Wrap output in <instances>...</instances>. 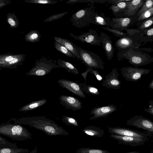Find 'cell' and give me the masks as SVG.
<instances>
[{
    "label": "cell",
    "instance_id": "6da1fadb",
    "mask_svg": "<svg viewBox=\"0 0 153 153\" xmlns=\"http://www.w3.org/2000/svg\"><path fill=\"white\" fill-rule=\"evenodd\" d=\"M16 123L27 125L44 132L49 136L68 135L69 133L53 121L44 116H36L22 118Z\"/></svg>",
    "mask_w": 153,
    "mask_h": 153
},
{
    "label": "cell",
    "instance_id": "7a4b0ae2",
    "mask_svg": "<svg viewBox=\"0 0 153 153\" xmlns=\"http://www.w3.org/2000/svg\"><path fill=\"white\" fill-rule=\"evenodd\" d=\"M117 57L118 60L126 59L131 64L137 67L153 62V57L151 55L134 47L119 51L117 53Z\"/></svg>",
    "mask_w": 153,
    "mask_h": 153
},
{
    "label": "cell",
    "instance_id": "3957f363",
    "mask_svg": "<svg viewBox=\"0 0 153 153\" xmlns=\"http://www.w3.org/2000/svg\"><path fill=\"white\" fill-rule=\"evenodd\" d=\"M0 134L15 141L32 139L31 133L27 129L16 124L6 123L0 125Z\"/></svg>",
    "mask_w": 153,
    "mask_h": 153
},
{
    "label": "cell",
    "instance_id": "277c9868",
    "mask_svg": "<svg viewBox=\"0 0 153 153\" xmlns=\"http://www.w3.org/2000/svg\"><path fill=\"white\" fill-rule=\"evenodd\" d=\"M93 3L85 8L73 14L70 21L72 25L78 28H82L92 24L96 12Z\"/></svg>",
    "mask_w": 153,
    "mask_h": 153
},
{
    "label": "cell",
    "instance_id": "5b68a950",
    "mask_svg": "<svg viewBox=\"0 0 153 153\" xmlns=\"http://www.w3.org/2000/svg\"><path fill=\"white\" fill-rule=\"evenodd\" d=\"M35 66L26 74L29 76H42L50 73L53 69L61 68L56 63V60L43 56L36 59Z\"/></svg>",
    "mask_w": 153,
    "mask_h": 153
},
{
    "label": "cell",
    "instance_id": "8992f818",
    "mask_svg": "<svg viewBox=\"0 0 153 153\" xmlns=\"http://www.w3.org/2000/svg\"><path fill=\"white\" fill-rule=\"evenodd\" d=\"M74 46L80 57V61L87 68H92L103 70L104 62L97 54L95 53L84 49L74 44Z\"/></svg>",
    "mask_w": 153,
    "mask_h": 153
},
{
    "label": "cell",
    "instance_id": "52a82bcc",
    "mask_svg": "<svg viewBox=\"0 0 153 153\" xmlns=\"http://www.w3.org/2000/svg\"><path fill=\"white\" fill-rule=\"evenodd\" d=\"M145 37H139L134 36H128L120 38L116 40L115 47L119 51L131 47L138 48L141 45H144Z\"/></svg>",
    "mask_w": 153,
    "mask_h": 153
},
{
    "label": "cell",
    "instance_id": "ba28073f",
    "mask_svg": "<svg viewBox=\"0 0 153 153\" xmlns=\"http://www.w3.org/2000/svg\"><path fill=\"white\" fill-rule=\"evenodd\" d=\"M120 70L122 76L126 80L134 82L141 79L143 75L148 74L151 71L149 69L131 66L122 67Z\"/></svg>",
    "mask_w": 153,
    "mask_h": 153
},
{
    "label": "cell",
    "instance_id": "9c48e42d",
    "mask_svg": "<svg viewBox=\"0 0 153 153\" xmlns=\"http://www.w3.org/2000/svg\"><path fill=\"white\" fill-rule=\"evenodd\" d=\"M109 133L121 136L137 137L141 138H147V137L152 136L153 133L146 131H140L129 128L119 127H111L108 126Z\"/></svg>",
    "mask_w": 153,
    "mask_h": 153
},
{
    "label": "cell",
    "instance_id": "30bf717a",
    "mask_svg": "<svg viewBox=\"0 0 153 153\" xmlns=\"http://www.w3.org/2000/svg\"><path fill=\"white\" fill-rule=\"evenodd\" d=\"M138 18L137 14L129 17L113 18L111 19L109 26L112 29L122 32L128 29L135 22H137Z\"/></svg>",
    "mask_w": 153,
    "mask_h": 153
},
{
    "label": "cell",
    "instance_id": "8fae6325",
    "mask_svg": "<svg viewBox=\"0 0 153 153\" xmlns=\"http://www.w3.org/2000/svg\"><path fill=\"white\" fill-rule=\"evenodd\" d=\"M126 123L128 126H134L153 133V122L141 115H135L128 120Z\"/></svg>",
    "mask_w": 153,
    "mask_h": 153
},
{
    "label": "cell",
    "instance_id": "7c38bea8",
    "mask_svg": "<svg viewBox=\"0 0 153 153\" xmlns=\"http://www.w3.org/2000/svg\"><path fill=\"white\" fill-rule=\"evenodd\" d=\"M70 36L76 40L82 42H86L91 45L100 46V36L97 31L93 29H89L88 32L83 33L78 36H75L73 33H69Z\"/></svg>",
    "mask_w": 153,
    "mask_h": 153
},
{
    "label": "cell",
    "instance_id": "4fadbf2b",
    "mask_svg": "<svg viewBox=\"0 0 153 153\" xmlns=\"http://www.w3.org/2000/svg\"><path fill=\"white\" fill-rule=\"evenodd\" d=\"M119 74L117 70L114 68L105 77V79L102 84L103 87L108 88L119 89L121 87V82L118 79Z\"/></svg>",
    "mask_w": 153,
    "mask_h": 153
},
{
    "label": "cell",
    "instance_id": "5bb4252c",
    "mask_svg": "<svg viewBox=\"0 0 153 153\" xmlns=\"http://www.w3.org/2000/svg\"><path fill=\"white\" fill-rule=\"evenodd\" d=\"M110 136L117 140L120 144L130 145L131 146L143 145L148 140L147 138H141L111 134Z\"/></svg>",
    "mask_w": 153,
    "mask_h": 153
},
{
    "label": "cell",
    "instance_id": "9a60e30c",
    "mask_svg": "<svg viewBox=\"0 0 153 153\" xmlns=\"http://www.w3.org/2000/svg\"><path fill=\"white\" fill-rule=\"evenodd\" d=\"M117 109L116 106L110 104L97 108H94L90 112V114H93L89 120H91L106 117Z\"/></svg>",
    "mask_w": 153,
    "mask_h": 153
},
{
    "label": "cell",
    "instance_id": "2e32d148",
    "mask_svg": "<svg viewBox=\"0 0 153 153\" xmlns=\"http://www.w3.org/2000/svg\"><path fill=\"white\" fill-rule=\"evenodd\" d=\"M59 99L60 104L66 109L74 111L80 110L82 107V102L73 97L62 95Z\"/></svg>",
    "mask_w": 153,
    "mask_h": 153
},
{
    "label": "cell",
    "instance_id": "e0dca14e",
    "mask_svg": "<svg viewBox=\"0 0 153 153\" xmlns=\"http://www.w3.org/2000/svg\"><path fill=\"white\" fill-rule=\"evenodd\" d=\"M99 39L107 59L111 60L114 56V48L110 38L106 33L102 32L100 33Z\"/></svg>",
    "mask_w": 153,
    "mask_h": 153
},
{
    "label": "cell",
    "instance_id": "ac0fdd59",
    "mask_svg": "<svg viewBox=\"0 0 153 153\" xmlns=\"http://www.w3.org/2000/svg\"><path fill=\"white\" fill-rule=\"evenodd\" d=\"M58 83L62 88L67 89L76 95L83 98L85 97L83 92L76 82L68 80L61 79L58 80Z\"/></svg>",
    "mask_w": 153,
    "mask_h": 153
},
{
    "label": "cell",
    "instance_id": "d6986e66",
    "mask_svg": "<svg viewBox=\"0 0 153 153\" xmlns=\"http://www.w3.org/2000/svg\"><path fill=\"white\" fill-rule=\"evenodd\" d=\"M145 0H130L128 1L126 8L122 13L123 16H131L137 14L143 6Z\"/></svg>",
    "mask_w": 153,
    "mask_h": 153
},
{
    "label": "cell",
    "instance_id": "ffe728a7",
    "mask_svg": "<svg viewBox=\"0 0 153 153\" xmlns=\"http://www.w3.org/2000/svg\"><path fill=\"white\" fill-rule=\"evenodd\" d=\"M53 38L56 42L64 46L73 53L78 60H80V57L77 53L73 43L68 39L62 38L60 37L55 36Z\"/></svg>",
    "mask_w": 153,
    "mask_h": 153
},
{
    "label": "cell",
    "instance_id": "44dd1931",
    "mask_svg": "<svg viewBox=\"0 0 153 153\" xmlns=\"http://www.w3.org/2000/svg\"><path fill=\"white\" fill-rule=\"evenodd\" d=\"M86 135L94 137H101L104 134L103 130L96 126H87L82 130Z\"/></svg>",
    "mask_w": 153,
    "mask_h": 153
},
{
    "label": "cell",
    "instance_id": "7402d4cb",
    "mask_svg": "<svg viewBox=\"0 0 153 153\" xmlns=\"http://www.w3.org/2000/svg\"><path fill=\"white\" fill-rule=\"evenodd\" d=\"M111 18L106 17L103 12L98 13L95 12L94 19L92 24L96 25L109 27Z\"/></svg>",
    "mask_w": 153,
    "mask_h": 153
},
{
    "label": "cell",
    "instance_id": "603a6c76",
    "mask_svg": "<svg viewBox=\"0 0 153 153\" xmlns=\"http://www.w3.org/2000/svg\"><path fill=\"white\" fill-rule=\"evenodd\" d=\"M25 55L20 54L19 55L13 60L0 66V67L6 68H15L17 66L22 64L24 61Z\"/></svg>",
    "mask_w": 153,
    "mask_h": 153
},
{
    "label": "cell",
    "instance_id": "cb8c5ba5",
    "mask_svg": "<svg viewBox=\"0 0 153 153\" xmlns=\"http://www.w3.org/2000/svg\"><path fill=\"white\" fill-rule=\"evenodd\" d=\"M47 102V100L46 99L32 102L21 107L19 111H26L31 110L43 105Z\"/></svg>",
    "mask_w": 153,
    "mask_h": 153
},
{
    "label": "cell",
    "instance_id": "d4e9b609",
    "mask_svg": "<svg viewBox=\"0 0 153 153\" xmlns=\"http://www.w3.org/2000/svg\"><path fill=\"white\" fill-rule=\"evenodd\" d=\"M56 61L58 65L61 68L66 69L68 70V73L70 72L72 74L76 75L79 73L78 69L69 62L59 59Z\"/></svg>",
    "mask_w": 153,
    "mask_h": 153
},
{
    "label": "cell",
    "instance_id": "484cf974",
    "mask_svg": "<svg viewBox=\"0 0 153 153\" xmlns=\"http://www.w3.org/2000/svg\"><path fill=\"white\" fill-rule=\"evenodd\" d=\"M81 89L86 93L95 95H99L100 94L99 90L96 87L91 85H86V82L82 83H79Z\"/></svg>",
    "mask_w": 153,
    "mask_h": 153
},
{
    "label": "cell",
    "instance_id": "4316f807",
    "mask_svg": "<svg viewBox=\"0 0 153 153\" xmlns=\"http://www.w3.org/2000/svg\"><path fill=\"white\" fill-rule=\"evenodd\" d=\"M41 35L37 30H31L25 36V40L26 42L34 43L40 41Z\"/></svg>",
    "mask_w": 153,
    "mask_h": 153
},
{
    "label": "cell",
    "instance_id": "83f0119b",
    "mask_svg": "<svg viewBox=\"0 0 153 153\" xmlns=\"http://www.w3.org/2000/svg\"><path fill=\"white\" fill-rule=\"evenodd\" d=\"M128 1L122 2L112 4L110 7L109 9L112 10L113 14L115 16L120 13H121L122 14L126 8Z\"/></svg>",
    "mask_w": 153,
    "mask_h": 153
},
{
    "label": "cell",
    "instance_id": "f1b7e54d",
    "mask_svg": "<svg viewBox=\"0 0 153 153\" xmlns=\"http://www.w3.org/2000/svg\"><path fill=\"white\" fill-rule=\"evenodd\" d=\"M6 22L12 28H17L20 24L19 22L13 12L8 13L6 15Z\"/></svg>",
    "mask_w": 153,
    "mask_h": 153
},
{
    "label": "cell",
    "instance_id": "f546056e",
    "mask_svg": "<svg viewBox=\"0 0 153 153\" xmlns=\"http://www.w3.org/2000/svg\"><path fill=\"white\" fill-rule=\"evenodd\" d=\"M76 153H110L106 150L99 149L82 148L77 149Z\"/></svg>",
    "mask_w": 153,
    "mask_h": 153
},
{
    "label": "cell",
    "instance_id": "4dcf8cb0",
    "mask_svg": "<svg viewBox=\"0 0 153 153\" xmlns=\"http://www.w3.org/2000/svg\"><path fill=\"white\" fill-rule=\"evenodd\" d=\"M29 152L30 150L29 149L22 148H0V153H28Z\"/></svg>",
    "mask_w": 153,
    "mask_h": 153
},
{
    "label": "cell",
    "instance_id": "1f68e13d",
    "mask_svg": "<svg viewBox=\"0 0 153 153\" xmlns=\"http://www.w3.org/2000/svg\"><path fill=\"white\" fill-rule=\"evenodd\" d=\"M54 45L56 50L62 53L69 57L75 58L74 55L62 45L56 41L54 42Z\"/></svg>",
    "mask_w": 153,
    "mask_h": 153
},
{
    "label": "cell",
    "instance_id": "d6a6232c",
    "mask_svg": "<svg viewBox=\"0 0 153 153\" xmlns=\"http://www.w3.org/2000/svg\"><path fill=\"white\" fill-rule=\"evenodd\" d=\"M20 54H0V66L18 57Z\"/></svg>",
    "mask_w": 153,
    "mask_h": 153
},
{
    "label": "cell",
    "instance_id": "836d02e7",
    "mask_svg": "<svg viewBox=\"0 0 153 153\" xmlns=\"http://www.w3.org/2000/svg\"><path fill=\"white\" fill-rule=\"evenodd\" d=\"M144 20V21L137 27V29L140 31H142L148 29V28L153 24V17L152 16Z\"/></svg>",
    "mask_w": 153,
    "mask_h": 153
},
{
    "label": "cell",
    "instance_id": "e575fe53",
    "mask_svg": "<svg viewBox=\"0 0 153 153\" xmlns=\"http://www.w3.org/2000/svg\"><path fill=\"white\" fill-rule=\"evenodd\" d=\"M128 36H134L139 37H144L145 30L140 31L135 29H128L125 30Z\"/></svg>",
    "mask_w": 153,
    "mask_h": 153
},
{
    "label": "cell",
    "instance_id": "d590c367",
    "mask_svg": "<svg viewBox=\"0 0 153 153\" xmlns=\"http://www.w3.org/2000/svg\"><path fill=\"white\" fill-rule=\"evenodd\" d=\"M62 120V122L67 125L74 126L76 127L78 126L77 121L74 118L64 115L63 116Z\"/></svg>",
    "mask_w": 153,
    "mask_h": 153
},
{
    "label": "cell",
    "instance_id": "8d00e7d4",
    "mask_svg": "<svg viewBox=\"0 0 153 153\" xmlns=\"http://www.w3.org/2000/svg\"><path fill=\"white\" fill-rule=\"evenodd\" d=\"M153 0H145V1L141 8L137 13L138 16L145 11L153 7Z\"/></svg>",
    "mask_w": 153,
    "mask_h": 153
},
{
    "label": "cell",
    "instance_id": "74e56055",
    "mask_svg": "<svg viewBox=\"0 0 153 153\" xmlns=\"http://www.w3.org/2000/svg\"><path fill=\"white\" fill-rule=\"evenodd\" d=\"M17 148L18 147L15 143L9 142L0 136V148Z\"/></svg>",
    "mask_w": 153,
    "mask_h": 153
},
{
    "label": "cell",
    "instance_id": "f35d334b",
    "mask_svg": "<svg viewBox=\"0 0 153 153\" xmlns=\"http://www.w3.org/2000/svg\"><path fill=\"white\" fill-rule=\"evenodd\" d=\"M24 1L27 3L43 4H54L58 2L56 0H25Z\"/></svg>",
    "mask_w": 153,
    "mask_h": 153
},
{
    "label": "cell",
    "instance_id": "ab89813d",
    "mask_svg": "<svg viewBox=\"0 0 153 153\" xmlns=\"http://www.w3.org/2000/svg\"><path fill=\"white\" fill-rule=\"evenodd\" d=\"M153 7L143 12L138 16L137 22L147 19L152 16Z\"/></svg>",
    "mask_w": 153,
    "mask_h": 153
},
{
    "label": "cell",
    "instance_id": "60d3db41",
    "mask_svg": "<svg viewBox=\"0 0 153 153\" xmlns=\"http://www.w3.org/2000/svg\"><path fill=\"white\" fill-rule=\"evenodd\" d=\"M101 27L104 30L111 32L113 33L116 36L120 38L128 36V35L126 33L114 29L109 28V27Z\"/></svg>",
    "mask_w": 153,
    "mask_h": 153
},
{
    "label": "cell",
    "instance_id": "b9f144b4",
    "mask_svg": "<svg viewBox=\"0 0 153 153\" xmlns=\"http://www.w3.org/2000/svg\"><path fill=\"white\" fill-rule=\"evenodd\" d=\"M68 13V12L67 11L56 14H53L45 19L44 22H47L57 20L62 17Z\"/></svg>",
    "mask_w": 153,
    "mask_h": 153
},
{
    "label": "cell",
    "instance_id": "7bdbcfd3",
    "mask_svg": "<svg viewBox=\"0 0 153 153\" xmlns=\"http://www.w3.org/2000/svg\"><path fill=\"white\" fill-rule=\"evenodd\" d=\"M144 36L145 40L144 44L148 42L153 41V28L152 27L149 29L146 30Z\"/></svg>",
    "mask_w": 153,
    "mask_h": 153
},
{
    "label": "cell",
    "instance_id": "ee69618b",
    "mask_svg": "<svg viewBox=\"0 0 153 153\" xmlns=\"http://www.w3.org/2000/svg\"><path fill=\"white\" fill-rule=\"evenodd\" d=\"M89 68L90 69L89 72L91 74H94L98 80L101 81L102 80L103 78L102 77L97 70L94 69L92 68Z\"/></svg>",
    "mask_w": 153,
    "mask_h": 153
},
{
    "label": "cell",
    "instance_id": "f6af8a7d",
    "mask_svg": "<svg viewBox=\"0 0 153 153\" xmlns=\"http://www.w3.org/2000/svg\"><path fill=\"white\" fill-rule=\"evenodd\" d=\"M149 107L148 108H144V111L150 114L153 115V101L149 100Z\"/></svg>",
    "mask_w": 153,
    "mask_h": 153
},
{
    "label": "cell",
    "instance_id": "bcb514c9",
    "mask_svg": "<svg viewBox=\"0 0 153 153\" xmlns=\"http://www.w3.org/2000/svg\"><path fill=\"white\" fill-rule=\"evenodd\" d=\"M11 3L10 0H4V1L0 2V9L6 6L7 5Z\"/></svg>",
    "mask_w": 153,
    "mask_h": 153
},
{
    "label": "cell",
    "instance_id": "7dc6e473",
    "mask_svg": "<svg viewBox=\"0 0 153 153\" xmlns=\"http://www.w3.org/2000/svg\"><path fill=\"white\" fill-rule=\"evenodd\" d=\"M89 71L90 69L88 68H87V70L85 72L82 73L81 74V75L83 77L84 79H85V82L86 81V76L87 75V74H88V72H89Z\"/></svg>",
    "mask_w": 153,
    "mask_h": 153
},
{
    "label": "cell",
    "instance_id": "c3c4849f",
    "mask_svg": "<svg viewBox=\"0 0 153 153\" xmlns=\"http://www.w3.org/2000/svg\"><path fill=\"white\" fill-rule=\"evenodd\" d=\"M138 49L141 50L143 51H146V52H153V50L152 49L150 48H137Z\"/></svg>",
    "mask_w": 153,
    "mask_h": 153
},
{
    "label": "cell",
    "instance_id": "681fc988",
    "mask_svg": "<svg viewBox=\"0 0 153 153\" xmlns=\"http://www.w3.org/2000/svg\"><path fill=\"white\" fill-rule=\"evenodd\" d=\"M38 151L37 148L36 147L33 150L30 151L28 153H36Z\"/></svg>",
    "mask_w": 153,
    "mask_h": 153
},
{
    "label": "cell",
    "instance_id": "f907efd6",
    "mask_svg": "<svg viewBox=\"0 0 153 153\" xmlns=\"http://www.w3.org/2000/svg\"><path fill=\"white\" fill-rule=\"evenodd\" d=\"M149 87L152 90L153 89V79L150 82L149 85Z\"/></svg>",
    "mask_w": 153,
    "mask_h": 153
},
{
    "label": "cell",
    "instance_id": "816d5d0a",
    "mask_svg": "<svg viewBox=\"0 0 153 153\" xmlns=\"http://www.w3.org/2000/svg\"><path fill=\"white\" fill-rule=\"evenodd\" d=\"M124 153H141L137 151H132V152H129Z\"/></svg>",
    "mask_w": 153,
    "mask_h": 153
},
{
    "label": "cell",
    "instance_id": "f5cc1de1",
    "mask_svg": "<svg viewBox=\"0 0 153 153\" xmlns=\"http://www.w3.org/2000/svg\"><path fill=\"white\" fill-rule=\"evenodd\" d=\"M150 153H153V150H152V151H151V152Z\"/></svg>",
    "mask_w": 153,
    "mask_h": 153
},
{
    "label": "cell",
    "instance_id": "db71d44e",
    "mask_svg": "<svg viewBox=\"0 0 153 153\" xmlns=\"http://www.w3.org/2000/svg\"><path fill=\"white\" fill-rule=\"evenodd\" d=\"M4 0H0V2L4 1Z\"/></svg>",
    "mask_w": 153,
    "mask_h": 153
},
{
    "label": "cell",
    "instance_id": "11a10c76",
    "mask_svg": "<svg viewBox=\"0 0 153 153\" xmlns=\"http://www.w3.org/2000/svg\"><path fill=\"white\" fill-rule=\"evenodd\" d=\"M0 70H1V67H0Z\"/></svg>",
    "mask_w": 153,
    "mask_h": 153
}]
</instances>
